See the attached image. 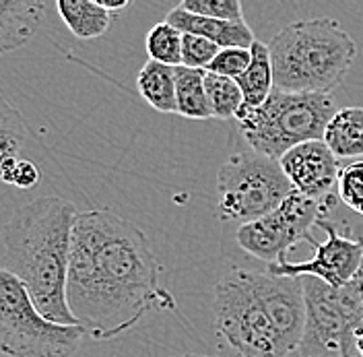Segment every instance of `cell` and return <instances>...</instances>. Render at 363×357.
Returning <instances> with one entry per match:
<instances>
[{"label":"cell","instance_id":"cell-26","mask_svg":"<svg viewBox=\"0 0 363 357\" xmlns=\"http://www.w3.org/2000/svg\"><path fill=\"white\" fill-rule=\"evenodd\" d=\"M40 167L25 159V157H17V159H11L2 172H0V182L2 184H11V186H17L21 190H31L40 184Z\"/></svg>","mask_w":363,"mask_h":357},{"label":"cell","instance_id":"cell-16","mask_svg":"<svg viewBox=\"0 0 363 357\" xmlns=\"http://www.w3.org/2000/svg\"><path fill=\"white\" fill-rule=\"evenodd\" d=\"M322 141L337 159L363 155V108H342L335 114Z\"/></svg>","mask_w":363,"mask_h":357},{"label":"cell","instance_id":"cell-15","mask_svg":"<svg viewBox=\"0 0 363 357\" xmlns=\"http://www.w3.org/2000/svg\"><path fill=\"white\" fill-rule=\"evenodd\" d=\"M56 11L70 33L79 40L101 38L110 29L113 17L97 0H58Z\"/></svg>","mask_w":363,"mask_h":357},{"label":"cell","instance_id":"cell-5","mask_svg":"<svg viewBox=\"0 0 363 357\" xmlns=\"http://www.w3.org/2000/svg\"><path fill=\"white\" fill-rule=\"evenodd\" d=\"M337 110L335 95L274 89L260 108H242L235 116L250 149L281 159L308 141H322Z\"/></svg>","mask_w":363,"mask_h":357},{"label":"cell","instance_id":"cell-1","mask_svg":"<svg viewBox=\"0 0 363 357\" xmlns=\"http://www.w3.org/2000/svg\"><path fill=\"white\" fill-rule=\"evenodd\" d=\"M67 302L95 341L124 335L153 308L176 306L159 283L147 234L108 209L83 211L74 219Z\"/></svg>","mask_w":363,"mask_h":357},{"label":"cell","instance_id":"cell-18","mask_svg":"<svg viewBox=\"0 0 363 357\" xmlns=\"http://www.w3.org/2000/svg\"><path fill=\"white\" fill-rule=\"evenodd\" d=\"M204 72L196 68L176 67V101L178 114L190 120H208L213 110L204 89Z\"/></svg>","mask_w":363,"mask_h":357},{"label":"cell","instance_id":"cell-28","mask_svg":"<svg viewBox=\"0 0 363 357\" xmlns=\"http://www.w3.org/2000/svg\"><path fill=\"white\" fill-rule=\"evenodd\" d=\"M357 353H359V357H363V329L357 335Z\"/></svg>","mask_w":363,"mask_h":357},{"label":"cell","instance_id":"cell-23","mask_svg":"<svg viewBox=\"0 0 363 357\" xmlns=\"http://www.w3.org/2000/svg\"><path fill=\"white\" fill-rule=\"evenodd\" d=\"M339 199L363 217V161H353L340 170Z\"/></svg>","mask_w":363,"mask_h":357},{"label":"cell","instance_id":"cell-8","mask_svg":"<svg viewBox=\"0 0 363 357\" xmlns=\"http://www.w3.org/2000/svg\"><path fill=\"white\" fill-rule=\"evenodd\" d=\"M217 190L219 217L246 225L271 215L294 192V186L277 159L248 149L233 153L221 165Z\"/></svg>","mask_w":363,"mask_h":357},{"label":"cell","instance_id":"cell-20","mask_svg":"<svg viewBox=\"0 0 363 357\" xmlns=\"http://www.w3.org/2000/svg\"><path fill=\"white\" fill-rule=\"evenodd\" d=\"M204 89L208 95L213 118L231 120L244 108V95H242L240 85L235 83V79L204 72Z\"/></svg>","mask_w":363,"mask_h":357},{"label":"cell","instance_id":"cell-14","mask_svg":"<svg viewBox=\"0 0 363 357\" xmlns=\"http://www.w3.org/2000/svg\"><path fill=\"white\" fill-rule=\"evenodd\" d=\"M140 97L161 114H178L176 101V67L147 60L136 75Z\"/></svg>","mask_w":363,"mask_h":357},{"label":"cell","instance_id":"cell-3","mask_svg":"<svg viewBox=\"0 0 363 357\" xmlns=\"http://www.w3.org/2000/svg\"><path fill=\"white\" fill-rule=\"evenodd\" d=\"M77 215V207L67 199L42 197L19 207L0 231L4 242L2 268L21 281L48 320L65 326H79L67 302Z\"/></svg>","mask_w":363,"mask_h":357},{"label":"cell","instance_id":"cell-6","mask_svg":"<svg viewBox=\"0 0 363 357\" xmlns=\"http://www.w3.org/2000/svg\"><path fill=\"white\" fill-rule=\"evenodd\" d=\"M306 293V329L301 357H359L357 335L363 329V267L345 287H330L301 277Z\"/></svg>","mask_w":363,"mask_h":357},{"label":"cell","instance_id":"cell-27","mask_svg":"<svg viewBox=\"0 0 363 357\" xmlns=\"http://www.w3.org/2000/svg\"><path fill=\"white\" fill-rule=\"evenodd\" d=\"M108 13H112V15H116V13H120V11H124V9H128L130 6V2L128 0H97Z\"/></svg>","mask_w":363,"mask_h":357},{"label":"cell","instance_id":"cell-19","mask_svg":"<svg viewBox=\"0 0 363 357\" xmlns=\"http://www.w3.org/2000/svg\"><path fill=\"white\" fill-rule=\"evenodd\" d=\"M27 141V126L21 112L0 93V172L11 161L21 157Z\"/></svg>","mask_w":363,"mask_h":357},{"label":"cell","instance_id":"cell-7","mask_svg":"<svg viewBox=\"0 0 363 357\" xmlns=\"http://www.w3.org/2000/svg\"><path fill=\"white\" fill-rule=\"evenodd\" d=\"M83 326L48 320L21 281L0 268V353L6 357H72L85 341Z\"/></svg>","mask_w":363,"mask_h":357},{"label":"cell","instance_id":"cell-22","mask_svg":"<svg viewBox=\"0 0 363 357\" xmlns=\"http://www.w3.org/2000/svg\"><path fill=\"white\" fill-rule=\"evenodd\" d=\"M180 6L184 11L201 17L229 23H246L244 6L240 0H184Z\"/></svg>","mask_w":363,"mask_h":357},{"label":"cell","instance_id":"cell-17","mask_svg":"<svg viewBox=\"0 0 363 357\" xmlns=\"http://www.w3.org/2000/svg\"><path fill=\"white\" fill-rule=\"evenodd\" d=\"M250 67L242 77L235 79L244 95V108H260L272 91H274V72H272L271 52L269 45L262 42H254L252 48Z\"/></svg>","mask_w":363,"mask_h":357},{"label":"cell","instance_id":"cell-4","mask_svg":"<svg viewBox=\"0 0 363 357\" xmlns=\"http://www.w3.org/2000/svg\"><path fill=\"white\" fill-rule=\"evenodd\" d=\"M274 89L333 95L357 56V44L330 17L285 25L269 44Z\"/></svg>","mask_w":363,"mask_h":357},{"label":"cell","instance_id":"cell-13","mask_svg":"<svg viewBox=\"0 0 363 357\" xmlns=\"http://www.w3.org/2000/svg\"><path fill=\"white\" fill-rule=\"evenodd\" d=\"M165 21L174 25L176 29H180L182 33L201 35L204 40L219 45L221 50L223 48H252V44L256 42L254 31L248 23H229L192 15V13L184 11L180 4L167 13Z\"/></svg>","mask_w":363,"mask_h":357},{"label":"cell","instance_id":"cell-10","mask_svg":"<svg viewBox=\"0 0 363 357\" xmlns=\"http://www.w3.org/2000/svg\"><path fill=\"white\" fill-rule=\"evenodd\" d=\"M316 227L326 231V242L318 244L312 240L314 258L303 263H287L281 260L277 265H269L271 275L279 277H314L318 281L339 290L345 287L363 267V238L342 236L337 225H333L326 217L318 221Z\"/></svg>","mask_w":363,"mask_h":357},{"label":"cell","instance_id":"cell-25","mask_svg":"<svg viewBox=\"0 0 363 357\" xmlns=\"http://www.w3.org/2000/svg\"><path fill=\"white\" fill-rule=\"evenodd\" d=\"M250 60H252L250 48H223V50H219V54L215 56L211 67L206 68V72L227 77V79H238L246 72Z\"/></svg>","mask_w":363,"mask_h":357},{"label":"cell","instance_id":"cell-29","mask_svg":"<svg viewBox=\"0 0 363 357\" xmlns=\"http://www.w3.org/2000/svg\"><path fill=\"white\" fill-rule=\"evenodd\" d=\"M4 263V242H2V234H0V268Z\"/></svg>","mask_w":363,"mask_h":357},{"label":"cell","instance_id":"cell-9","mask_svg":"<svg viewBox=\"0 0 363 357\" xmlns=\"http://www.w3.org/2000/svg\"><path fill=\"white\" fill-rule=\"evenodd\" d=\"M333 204H337V199L324 202L312 201L294 190L271 215L252 224L240 225L235 240L240 248L246 250L254 258L269 265H277L285 260L289 248H294L299 242L310 244L314 240L310 236L312 227L326 217Z\"/></svg>","mask_w":363,"mask_h":357},{"label":"cell","instance_id":"cell-30","mask_svg":"<svg viewBox=\"0 0 363 357\" xmlns=\"http://www.w3.org/2000/svg\"><path fill=\"white\" fill-rule=\"evenodd\" d=\"M182 357H211V356H182Z\"/></svg>","mask_w":363,"mask_h":357},{"label":"cell","instance_id":"cell-21","mask_svg":"<svg viewBox=\"0 0 363 357\" xmlns=\"http://www.w3.org/2000/svg\"><path fill=\"white\" fill-rule=\"evenodd\" d=\"M182 33L174 25L161 21L153 25L147 33V54L149 60H155L167 67H182Z\"/></svg>","mask_w":363,"mask_h":357},{"label":"cell","instance_id":"cell-24","mask_svg":"<svg viewBox=\"0 0 363 357\" xmlns=\"http://www.w3.org/2000/svg\"><path fill=\"white\" fill-rule=\"evenodd\" d=\"M219 45L204 40L201 35L184 33L182 38V67L196 68V70H206L215 56L219 54Z\"/></svg>","mask_w":363,"mask_h":357},{"label":"cell","instance_id":"cell-12","mask_svg":"<svg viewBox=\"0 0 363 357\" xmlns=\"http://www.w3.org/2000/svg\"><path fill=\"white\" fill-rule=\"evenodd\" d=\"M48 17V4L42 0H0V54H9L25 45Z\"/></svg>","mask_w":363,"mask_h":357},{"label":"cell","instance_id":"cell-11","mask_svg":"<svg viewBox=\"0 0 363 357\" xmlns=\"http://www.w3.org/2000/svg\"><path fill=\"white\" fill-rule=\"evenodd\" d=\"M279 163L295 192L320 202L339 199L337 186L342 167L324 141L301 143L281 157Z\"/></svg>","mask_w":363,"mask_h":357},{"label":"cell","instance_id":"cell-2","mask_svg":"<svg viewBox=\"0 0 363 357\" xmlns=\"http://www.w3.org/2000/svg\"><path fill=\"white\" fill-rule=\"evenodd\" d=\"M215 331L240 357L299 351L306 293L297 277L233 268L215 287Z\"/></svg>","mask_w":363,"mask_h":357}]
</instances>
